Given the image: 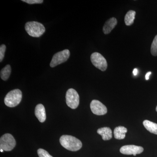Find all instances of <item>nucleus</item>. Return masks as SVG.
I'll return each mask as SVG.
<instances>
[{
    "mask_svg": "<svg viewBox=\"0 0 157 157\" xmlns=\"http://www.w3.org/2000/svg\"><path fill=\"white\" fill-rule=\"evenodd\" d=\"M151 72H148L146 73V75H145V78H146L147 80H148L150 76L151 75Z\"/></svg>",
    "mask_w": 157,
    "mask_h": 157,
    "instance_id": "nucleus-21",
    "label": "nucleus"
},
{
    "mask_svg": "<svg viewBox=\"0 0 157 157\" xmlns=\"http://www.w3.org/2000/svg\"><path fill=\"white\" fill-rule=\"evenodd\" d=\"M59 141L62 146L72 151H77L82 147L81 141L71 135H63L60 138Z\"/></svg>",
    "mask_w": 157,
    "mask_h": 157,
    "instance_id": "nucleus-1",
    "label": "nucleus"
},
{
    "mask_svg": "<svg viewBox=\"0 0 157 157\" xmlns=\"http://www.w3.org/2000/svg\"><path fill=\"white\" fill-rule=\"evenodd\" d=\"M22 92L19 89L12 90L6 95L5 98V104L10 107H16L20 103L22 99Z\"/></svg>",
    "mask_w": 157,
    "mask_h": 157,
    "instance_id": "nucleus-3",
    "label": "nucleus"
},
{
    "mask_svg": "<svg viewBox=\"0 0 157 157\" xmlns=\"http://www.w3.org/2000/svg\"><path fill=\"white\" fill-rule=\"evenodd\" d=\"M143 147L135 145H124L120 149L121 153L126 155H133L134 156L140 154L143 152Z\"/></svg>",
    "mask_w": 157,
    "mask_h": 157,
    "instance_id": "nucleus-9",
    "label": "nucleus"
},
{
    "mask_svg": "<svg viewBox=\"0 0 157 157\" xmlns=\"http://www.w3.org/2000/svg\"><path fill=\"white\" fill-rule=\"evenodd\" d=\"M37 152L39 157H53L48 152L43 149H39L38 150Z\"/></svg>",
    "mask_w": 157,
    "mask_h": 157,
    "instance_id": "nucleus-18",
    "label": "nucleus"
},
{
    "mask_svg": "<svg viewBox=\"0 0 157 157\" xmlns=\"http://www.w3.org/2000/svg\"><path fill=\"white\" fill-rule=\"evenodd\" d=\"M136 12L133 10H130L127 12L124 17V22L126 25L130 26L134 23Z\"/></svg>",
    "mask_w": 157,
    "mask_h": 157,
    "instance_id": "nucleus-15",
    "label": "nucleus"
},
{
    "mask_svg": "<svg viewBox=\"0 0 157 157\" xmlns=\"http://www.w3.org/2000/svg\"><path fill=\"white\" fill-rule=\"evenodd\" d=\"M70 52L68 49L59 52L54 55L50 63V66L53 68L58 65L67 61L70 56Z\"/></svg>",
    "mask_w": 157,
    "mask_h": 157,
    "instance_id": "nucleus-6",
    "label": "nucleus"
},
{
    "mask_svg": "<svg viewBox=\"0 0 157 157\" xmlns=\"http://www.w3.org/2000/svg\"><path fill=\"white\" fill-rule=\"evenodd\" d=\"M11 69L10 65H6L1 71V77L4 81H6L9 78L11 75Z\"/></svg>",
    "mask_w": 157,
    "mask_h": 157,
    "instance_id": "nucleus-16",
    "label": "nucleus"
},
{
    "mask_svg": "<svg viewBox=\"0 0 157 157\" xmlns=\"http://www.w3.org/2000/svg\"><path fill=\"white\" fill-rule=\"evenodd\" d=\"M35 113L40 122L43 123L45 121L46 118V113L45 107L42 104H39L36 106Z\"/></svg>",
    "mask_w": 157,
    "mask_h": 157,
    "instance_id": "nucleus-10",
    "label": "nucleus"
},
{
    "mask_svg": "<svg viewBox=\"0 0 157 157\" xmlns=\"http://www.w3.org/2000/svg\"><path fill=\"white\" fill-rule=\"evenodd\" d=\"M117 20L115 17H113L109 18L105 22L103 27V31L104 34L107 35L112 31L117 25Z\"/></svg>",
    "mask_w": 157,
    "mask_h": 157,
    "instance_id": "nucleus-11",
    "label": "nucleus"
},
{
    "mask_svg": "<svg viewBox=\"0 0 157 157\" xmlns=\"http://www.w3.org/2000/svg\"><path fill=\"white\" fill-rule=\"evenodd\" d=\"M151 52L153 56H157V35L155 37L152 43Z\"/></svg>",
    "mask_w": 157,
    "mask_h": 157,
    "instance_id": "nucleus-17",
    "label": "nucleus"
},
{
    "mask_svg": "<svg viewBox=\"0 0 157 157\" xmlns=\"http://www.w3.org/2000/svg\"><path fill=\"white\" fill-rule=\"evenodd\" d=\"M97 132L99 135L102 136L103 140H109L112 138V130L108 127H104V128L98 129Z\"/></svg>",
    "mask_w": 157,
    "mask_h": 157,
    "instance_id": "nucleus-12",
    "label": "nucleus"
},
{
    "mask_svg": "<svg viewBox=\"0 0 157 157\" xmlns=\"http://www.w3.org/2000/svg\"><path fill=\"white\" fill-rule=\"evenodd\" d=\"M21 1L29 4H41L43 2V0H22Z\"/></svg>",
    "mask_w": 157,
    "mask_h": 157,
    "instance_id": "nucleus-20",
    "label": "nucleus"
},
{
    "mask_svg": "<svg viewBox=\"0 0 157 157\" xmlns=\"http://www.w3.org/2000/svg\"><path fill=\"white\" fill-rule=\"evenodd\" d=\"M138 70L136 68L134 69L133 71V73L134 74V76H137V74H138Z\"/></svg>",
    "mask_w": 157,
    "mask_h": 157,
    "instance_id": "nucleus-22",
    "label": "nucleus"
},
{
    "mask_svg": "<svg viewBox=\"0 0 157 157\" xmlns=\"http://www.w3.org/2000/svg\"><path fill=\"white\" fill-rule=\"evenodd\" d=\"M15 145L16 141L11 134H5L0 138V148L5 151H11Z\"/></svg>",
    "mask_w": 157,
    "mask_h": 157,
    "instance_id": "nucleus-4",
    "label": "nucleus"
},
{
    "mask_svg": "<svg viewBox=\"0 0 157 157\" xmlns=\"http://www.w3.org/2000/svg\"><path fill=\"white\" fill-rule=\"evenodd\" d=\"M66 103L68 107L75 109L78 107L79 97L78 93L73 89H70L67 91L66 95Z\"/></svg>",
    "mask_w": 157,
    "mask_h": 157,
    "instance_id": "nucleus-5",
    "label": "nucleus"
},
{
    "mask_svg": "<svg viewBox=\"0 0 157 157\" xmlns=\"http://www.w3.org/2000/svg\"><path fill=\"white\" fill-rule=\"evenodd\" d=\"M90 107L92 112L96 115H103L107 113V107L98 100H93L91 102Z\"/></svg>",
    "mask_w": 157,
    "mask_h": 157,
    "instance_id": "nucleus-8",
    "label": "nucleus"
},
{
    "mask_svg": "<svg viewBox=\"0 0 157 157\" xmlns=\"http://www.w3.org/2000/svg\"><path fill=\"white\" fill-rule=\"evenodd\" d=\"M156 111L157 112V106L156 108Z\"/></svg>",
    "mask_w": 157,
    "mask_h": 157,
    "instance_id": "nucleus-24",
    "label": "nucleus"
},
{
    "mask_svg": "<svg viewBox=\"0 0 157 157\" xmlns=\"http://www.w3.org/2000/svg\"><path fill=\"white\" fill-rule=\"evenodd\" d=\"M143 125L150 132L157 135V124L148 120H144L143 122Z\"/></svg>",
    "mask_w": 157,
    "mask_h": 157,
    "instance_id": "nucleus-14",
    "label": "nucleus"
},
{
    "mask_svg": "<svg viewBox=\"0 0 157 157\" xmlns=\"http://www.w3.org/2000/svg\"><path fill=\"white\" fill-rule=\"evenodd\" d=\"M25 29L31 36L39 37L45 33V27L41 23L37 21H29L26 23Z\"/></svg>",
    "mask_w": 157,
    "mask_h": 157,
    "instance_id": "nucleus-2",
    "label": "nucleus"
},
{
    "mask_svg": "<svg viewBox=\"0 0 157 157\" xmlns=\"http://www.w3.org/2000/svg\"><path fill=\"white\" fill-rule=\"evenodd\" d=\"M6 45L2 44L0 46V62L2 61L5 57V52L6 51Z\"/></svg>",
    "mask_w": 157,
    "mask_h": 157,
    "instance_id": "nucleus-19",
    "label": "nucleus"
},
{
    "mask_svg": "<svg viewBox=\"0 0 157 157\" xmlns=\"http://www.w3.org/2000/svg\"><path fill=\"white\" fill-rule=\"evenodd\" d=\"M4 151V150H3L2 149H1V151L2 152Z\"/></svg>",
    "mask_w": 157,
    "mask_h": 157,
    "instance_id": "nucleus-23",
    "label": "nucleus"
},
{
    "mask_svg": "<svg viewBox=\"0 0 157 157\" xmlns=\"http://www.w3.org/2000/svg\"><path fill=\"white\" fill-rule=\"evenodd\" d=\"M91 61L96 68L102 71H105L107 67V63L106 59L101 54L94 52L90 56Z\"/></svg>",
    "mask_w": 157,
    "mask_h": 157,
    "instance_id": "nucleus-7",
    "label": "nucleus"
},
{
    "mask_svg": "<svg viewBox=\"0 0 157 157\" xmlns=\"http://www.w3.org/2000/svg\"><path fill=\"white\" fill-rule=\"evenodd\" d=\"M128 132L126 128L123 126L116 127L114 130V136L116 139L121 140L125 137L126 134Z\"/></svg>",
    "mask_w": 157,
    "mask_h": 157,
    "instance_id": "nucleus-13",
    "label": "nucleus"
}]
</instances>
